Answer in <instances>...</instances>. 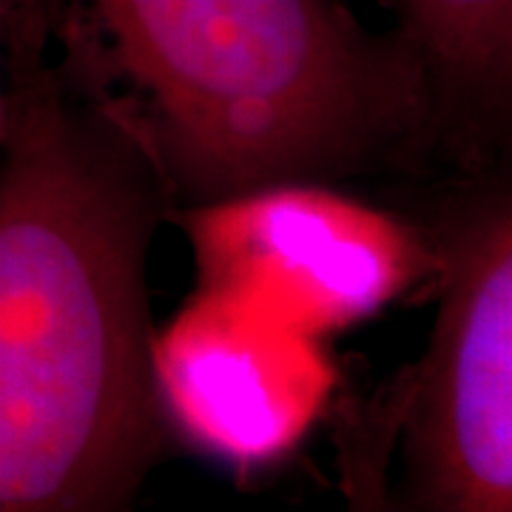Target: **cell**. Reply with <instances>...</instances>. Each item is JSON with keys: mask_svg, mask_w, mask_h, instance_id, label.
Segmentation results:
<instances>
[{"mask_svg": "<svg viewBox=\"0 0 512 512\" xmlns=\"http://www.w3.org/2000/svg\"><path fill=\"white\" fill-rule=\"evenodd\" d=\"M3 83L0 512L126 510L168 433L148 256L174 205L12 3Z\"/></svg>", "mask_w": 512, "mask_h": 512, "instance_id": "obj_1", "label": "cell"}, {"mask_svg": "<svg viewBox=\"0 0 512 512\" xmlns=\"http://www.w3.org/2000/svg\"><path fill=\"white\" fill-rule=\"evenodd\" d=\"M15 3L174 208L439 163L416 66L342 0Z\"/></svg>", "mask_w": 512, "mask_h": 512, "instance_id": "obj_2", "label": "cell"}, {"mask_svg": "<svg viewBox=\"0 0 512 512\" xmlns=\"http://www.w3.org/2000/svg\"><path fill=\"white\" fill-rule=\"evenodd\" d=\"M419 222L439 308L396 393L402 501L427 512L512 507V194L507 163L456 174Z\"/></svg>", "mask_w": 512, "mask_h": 512, "instance_id": "obj_3", "label": "cell"}, {"mask_svg": "<svg viewBox=\"0 0 512 512\" xmlns=\"http://www.w3.org/2000/svg\"><path fill=\"white\" fill-rule=\"evenodd\" d=\"M197 288L234 293L325 339L393 305L436 274L419 222L330 183H274L171 208Z\"/></svg>", "mask_w": 512, "mask_h": 512, "instance_id": "obj_4", "label": "cell"}, {"mask_svg": "<svg viewBox=\"0 0 512 512\" xmlns=\"http://www.w3.org/2000/svg\"><path fill=\"white\" fill-rule=\"evenodd\" d=\"M151 373L168 430L234 467L293 453L336 387L319 336L211 288L154 330Z\"/></svg>", "mask_w": 512, "mask_h": 512, "instance_id": "obj_5", "label": "cell"}, {"mask_svg": "<svg viewBox=\"0 0 512 512\" xmlns=\"http://www.w3.org/2000/svg\"><path fill=\"white\" fill-rule=\"evenodd\" d=\"M387 29L421 77L439 163L456 174L507 160L512 0H384Z\"/></svg>", "mask_w": 512, "mask_h": 512, "instance_id": "obj_6", "label": "cell"}, {"mask_svg": "<svg viewBox=\"0 0 512 512\" xmlns=\"http://www.w3.org/2000/svg\"><path fill=\"white\" fill-rule=\"evenodd\" d=\"M6 9H9V0H0V134H3V120H6V83H3V23H6Z\"/></svg>", "mask_w": 512, "mask_h": 512, "instance_id": "obj_7", "label": "cell"}]
</instances>
